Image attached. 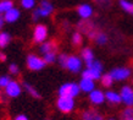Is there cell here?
Segmentation results:
<instances>
[{
	"mask_svg": "<svg viewBox=\"0 0 133 120\" xmlns=\"http://www.w3.org/2000/svg\"><path fill=\"white\" fill-rule=\"evenodd\" d=\"M78 93H79V86L77 83H73V82H67L59 88V96L60 97L75 98Z\"/></svg>",
	"mask_w": 133,
	"mask_h": 120,
	"instance_id": "cell-1",
	"label": "cell"
},
{
	"mask_svg": "<svg viewBox=\"0 0 133 120\" xmlns=\"http://www.w3.org/2000/svg\"><path fill=\"white\" fill-rule=\"evenodd\" d=\"M52 12V5L49 3L48 0H43L39 5V8L34 10V14H33V19L37 20L38 17H46L49 16Z\"/></svg>",
	"mask_w": 133,
	"mask_h": 120,
	"instance_id": "cell-2",
	"label": "cell"
},
{
	"mask_svg": "<svg viewBox=\"0 0 133 120\" xmlns=\"http://www.w3.org/2000/svg\"><path fill=\"white\" fill-rule=\"evenodd\" d=\"M27 66L33 71H38V70H42L45 66V61L43 58H39L38 55L31 54V55L27 56Z\"/></svg>",
	"mask_w": 133,
	"mask_h": 120,
	"instance_id": "cell-3",
	"label": "cell"
},
{
	"mask_svg": "<svg viewBox=\"0 0 133 120\" xmlns=\"http://www.w3.org/2000/svg\"><path fill=\"white\" fill-rule=\"evenodd\" d=\"M57 108L64 113H70L75 108V100L73 98H69V97H59Z\"/></svg>",
	"mask_w": 133,
	"mask_h": 120,
	"instance_id": "cell-4",
	"label": "cell"
},
{
	"mask_svg": "<svg viewBox=\"0 0 133 120\" xmlns=\"http://www.w3.org/2000/svg\"><path fill=\"white\" fill-rule=\"evenodd\" d=\"M48 37V28L44 25H38L34 28V33H33V39L36 43H43L45 38Z\"/></svg>",
	"mask_w": 133,
	"mask_h": 120,
	"instance_id": "cell-5",
	"label": "cell"
},
{
	"mask_svg": "<svg viewBox=\"0 0 133 120\" xmlns=\"http://www.w3.org/2000/svg\"><path fill=\"white\" fill-rule=\"evenodd\" d=\"M111 77L114 79V81H123L126 79H128L131 75V70L128 68H117L114 69L112 71L110 72Z\"/></svg>",
	"mask_w": 133,
	"mask_h": 120,
	"instance_id": "cell-6",
	"label": "cell"
},
{
	"mask_svg": "<svg viewBox=\"0 0 133 120\" xmlns=\"http://www.w3.org/2000/svg\"><path fill=\"white\" fill-rule=\"evenodd\" d=\"M66 69H69L70 71L72 72H78L82 69V60L78 56L71 55L67 58V65Z\"/></svg>",
	"mask_w": 133,
	"mask_h": 120,
	"instance_id": "cell-7",
	"label": "cell"
},
{
	"mask_svg": "<svg viewBox=\"0 0 133 120\" xmlns=\"http://www.w3.org/2000/svg\"><path fill=\"white\" fill-rule=\"evenodd\" d=\"M120 96H121V100L126 105L132 107L133 105V89L129 86H125V87L122 88Z\"/></svg>",
	"mask_w": 133,
	"mask_h": 120,
	"instance_id": "cell-8",
	"label": "cell"
},
{
	"mask_svg": "<svg viewBox=\"0 0 133 120\" xmlns=\"http://www.w3.org/2000/svg\"><path fill=\"white\" fill-rule=\"evenodd\" d=\"M5 92H6V94L9 97H12V98L18 97L21 93V86L17 83L16 81H10V83L5 87Z\"/></svg>",
	"mask_w": 133,
	"mask_h": 120,
	"instance_id": "cell-9",
	"label": "cell"
},
{
	"mask_svg": "<svg viewBox=\"0 0 133 120\" xmlns=\"http://www.w3.org/2000/svg\"><path fill=\"white\" fill-rule=\"evenodd\" d=\"M82 79H88V80H93V81L99 80V79H101V70L93 68L85 69L84 71L82 72Z\"/></svg>",
	"mask_w": 133,
	"mask_h": 120,
	"instance_id": "cell-10",
	"label": "cell"
},
{
	"mask_svg": "<svg viewBox=\"0 0 133 120\" xmlns=\"http://www.w3.org/2000/svg\"><path fill=\"white\" fill-rule=\"evenodd\" d=\"M77 12H78L79 17L84 19V20H88L89 17L93 15V9L88 4H82L77 8Z\"/></svg>",
	"mask_w": 133,
	"mask_h": 120,
	"instance_id": "cell-11",
	"label": "cell"
},
{
	"mask_svg": "<svg viewBox=\"0 0 133 120\" xmlns=\"http://www.w3.org/2000/svg\"><path fill=\"white\" fill-rule=\"evenodd\" d=\"M89 99L93 104H101L105 100V93H103L100 89H94L89 93Z\"/></svg>",
	"mask_w": 133,
	"mask_h": 120,
	"instance_id": "cell-12",
	"label": "cell"
},
{
	"mask_svg": "<svg viewBox=\"0 0 133 120\" xmlns=\"http://www.w3.org/2000/svg\"><path fill=\"white\" fill-rule=\"evenodd\" d=\"M79 91H83V92L90 93L92 91L95 89V85H94V81L93 80H88V79H82L79 81Z\"/></svg>",
	"mask_w": 133,
	"mask_h": 120,
	"instance_id": "cell-13",
	"label": "cell"
},
{
	"mask_svg": "<svg viewBox=\"0 0 133 120\" xmlns=\"http://www.w3.org/2000/svg\"><path fill=\"white\" fill-rule=\"evenodd\" d=\"M18 19H20V11H18L17 9H15V8H12L11 10H9L8 12H5L4 14L5 22H9V23L16 22Z\"/></svg>",
	"mask_w": 133,
	"mask_h": 120,
	"instance_id": "cell-14",
	"label": "cell"
},
{
	"mask_svg": "<svg viewBox=\"0 0 133 120\" xmlns=\"http://www.w3.org/2000/svg\"><path fill=\"white\" fill-rule=\"evenodd\" d=\"M82 59L84 60V63L87 64V68H88L89 65L94 61V54H93L92 49H89V48L83 49L82 50Z\"/></svg>",
	"mask_w": 133,
	"mask_h": 120,
	"instance_id": "cell-15",
	"label": "cell"
},
{
	"mask_svg": "<svg viewBox=\"0 0 133 120\" xmlns=\"http://www.w3.org/2000/svg\"><path fill=\"white\" fill-rule=\"evenodd\" d=\"M105 98L109 100L110 103H114V104H117V103H120V102H122L120 93L112 92V91H108V92L105 93Z\"/></svg>",
	"mask_w": 133,
	"mask_h": 120,
	"instance_id": "cell-16",
	"label": "cell"
},
{
	"mask_svg": "<svg viewBox=\"0 0 133 120\" xmlns=\"http://www.w3.org/2000/svg\"><path fill=\"white\" fill-rule=\"evenodd\" d=\"M12 8H14V4H12L11 0H1V1H0V15L8 12L9 10H11Z\"/></svg>",
	"mask_w": 133,
	"mask_h": 120,
	"instance_id": "cell-17",
	"label": "cell"
},
{
	"mask_svg": "<svg viewBox=\"0 0 133 120\" xmlns=\"http://www.w3.org/2000/svg\"><path fill=\"white\" fill-rule=\"evenodd\" d=\"M120 6L122 8V10L133 15V3H131L128 0H120Z\"/></svg>",
	"mask_w": 133,
	"mask_h": 120,
	"instance_id": "cell-18",
	"label": "cell"
},
{
	"mask_svg": "<svg viewBox=\"0 0 133 120\" xmlns=\"http://www.w3.org/2000/svg\"><path fill=\"white\" fill-rule=\"evenodd\" d=\"M54 48H55V44L52 43V42H45V43H43L41 45L39 50H41L42 54H46L49 52H52Z\"/></svg>",
	"mask_w": 133,
	"mask_h": 120,
	"instance_id": "cell-19",
	"label": "cell"
},
{
	"mask_svg": "<svg viewBox=\"0 0 133 120\" xmlns=\"http://www.w3.org/2000/svg\"><path fill=\"white\" fill-rule=\"evenodd\" d=\"M10 42V34L6 32H0V48H5Z\"/></svg>",
	"mask_w": 133,
	"mask_h": 120,
	"instance_id": "cell-20",
	"label": "cell"
},
{
	"mask_svg": "<svg viewBox=\"0 0 133 120\" xmlns=\"http://www.w3.org/2000/svg\"><path fill=\"white\" fill-rule=\"evenodd\" d=\"M100 80H101V83H103L104 87H110V86L112 85V82H114V79L111 77L110 74H105V75H103Z\"/></svg>",
	"mask_w": 133,
	"mask_h": 120,
	"instance_id": "cell-21",
	"label": "cell"
},
{
	"mask_svg": "<svg viewBox=\"0 0 133 120\" xmlns=\"http://www.w3.org/2000/svg\"><path fill=\"white\" fill-rule=\"evenodd\" d=\"M44 61L45 64H50V63H54L55 60H56V54H55V52L52 50V52H49L46 53V54H44Z\"/></svg>",
	"mask_w": 133,
	"mask_h": 120,
	"instance_id": "cell-22",
	"label": "cell"
},
{
	"mask_svg": "<svg viewBox=\"0 0 133 120\" xmlns=\"http://www.w3.org/2000/svg\"><path fill=\"white\" fill-rule=\"evenodd\" d=\"M23 86H24V88L27 89V92H28L29 94H31V96L34 97V98H39V97H41V94L38 93V91H37V89H36L34 87H32L31 85H28V83H26V82H24Z\"/></svg>",
	"mask_w": 133,
	"mask_h": 120,
	"instance_id": "cell-23",
	"label": "cell"
},
{
	"mask_svg": "<svg viewBox=\"0 0 133 120\" xmlns=\"http://www.w3.org/2000/svg\"><path fill=\"white\" fill-rule=\"evenodd\" d=\"M21 5H22V8L29 10V9L34 8V5H36V0H21Z\"/></svg>",
	"mask_w": 133,
	"mask_h": 120,
	"instance_id": "cell-24",
	"label": "cell"
},
{
	"mask_svg": "<svg viewBox=\"0 0 133 120\" xmlns=\"http://www.w3.org/2000/svg\"><path fill=\"white\" fill-rule=\"evenodd\" d=\"M122 120H133V108H127L122 113Z\"/></svg>",
	"mask_w": 133,
	"mask_h": 120,
	"instance_id": "cell-25",
	"label": "cell"
},
{
	"mask_svg": "<svg viewBox=\"0 0 133 120\" xmlns=\"http://www.w3.org/2000/svg\"><path fill=\"white\" fill-rule=\"evenodd\" d=\"M72 43H73V45H79V44L82 43V34L79 32L73 33V36H72Z\"/></svg>",
	"mask_w": 133,
	"mask_h": 120,
	"instance_id": "cell-26",
	"label": "cell"
},
{
	"mask_svg": "<svg viewBox=\"0 0 133 120\" xmlns=\"http://www.w3.org/2000/svg\"><path fill=\"white\" fill-rule=\"evenodd\" d=\"M95 40H97L98 44L103 45V44H105L108 42V37H106V34H104V33H99V34H97V37H95Z\"/></svg>",
	"mask_w": 133,
	"mask_h": 120,
	"instance_id": "cell-27",
	"label": "cell"
},
{
	"mask_svg": "<svg viewBox=\"0 0 133 120\" xmlns=\"http://www.w3.org/2000/svg\"><path fill=\"white\" fill-rule=\"evenodd\" d=\"M67 58H69V56L66 55V54H61V55L57 58L59 64H60L62 68H66V65H67Z\"/></svg>",
	"mask_w": 133,
	"mask_h": 120,
	"instance_id": "cell-28",
	"label": "cell"
},
{
	"mask_svg": "<svg viewBox=\"0 0 133 120\" xmlns=\"http://www.w3.org/2000/svg\"><path fill=\"white\" fill-rule=\"evenodd\" d=\"M10 81H11V80H10V77H8V76H1V77H0V87L5 88L9 83H10Z\"/></svg>",
	"mask_w": 133,
	"mask_h": 120,
	"instance_id": "cell-29",
	"label": "cell"
},
{
	"mask_svg": "<svg viewBox=\"0 0 133 120\" xmlns=\"http://www.w3.org/2000/svg\"><path fill=\"white\" fill-rule=\"evenodd\" d=\"M94 112H85L83 113V120H94Z\"/></svg>",
	"mask_w": 133,
	"mask_h": 120,
	"instance_id": "cell-30",
	"label": "cell"
},
{
	"mask_svg": "<svg viewBox=\"0 0 133 120\" xmlns=\"http://www.w3.org/2000/svg\"><path fill=\"white\" fill-rule=\"evenodd\" d=\"M9 71L11 72L12 75H17L20 70H18V66H17L16 64H11L10 66H9Z\"/></svg>",
	"mask_w": 133,
	"mask_h": 120,
	"instance_id": "cell-31",
	"label": "cell"
},
{
	"mask_svg": "<svg viewBox=\"0 0 133 120\" xmlns=\"http://www.w3.org/2000/svg\"><path fill=\"white\" fill-rule=\"evenodd\" d=\"M15 120H28V118L26 115H18V116H16V119Z\"/></svg>",
	"mask_w": 133,
	"mask_h": 120,
	"instance_id": "cell-32",
	"label": "cell"
},
{
	"mask_svg": "<svg viewBox=\"0 0 133 120\" xmlns=\"http://www.w3.org/2000/svg\"><path fill=\"white\" fill-rule=\"evenodd\" d=\"M4 22H5L4 16H1V15H0V29H1V28H3V26H4Z\"/></svg>",
	"mask_w": 133,
	"mask_h": 120,
	"instance_id": "cell-33",
	"label": "cell"
},
{
	"mask_svg": "<svg viewBox=\"0 0 133 120\" xmlns=\"http://www.w3.org/2000/svg\"><path fill=\"white\" fill-rule=\"evenodd\" d=\"M0 60H1V61H5V60H6V55L1 52H0Z\"/></svg>",
	"mask_w": 133,
	"mask_h": 120,
	"instance_id": "cell-34",
	"label": "cell"
},
{
	"mask_svg": "<svg viewBox=\"0 0 133 120\" xmlns=\"http://www.w3.org/2000/svg\"><path fill=\"white\" fill-rule=\"evenodd\" d=\"M94 120H103V116L95 113V115H94Z\"/></svg>",
	"mask_w": 133,
	"mask_h": 120,
	"instance_id": "cell-35",
	"label": "cell"
},
{
	"mask_svg": "<svg viewBox=\"0 0 133 120\" xmlns=\"http://www.w3.org/2000/svg\"><path fill=\"white\" fill-rule=\"evenodd\" d=\"M109 120H114V119H109Z\"/></svg>",
	"mask_w": 133,
	"mask_h": 120,
	"instance_id": "cell-36",
	"label": "cell"
}]
</instances>
